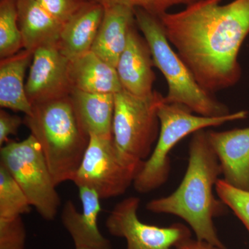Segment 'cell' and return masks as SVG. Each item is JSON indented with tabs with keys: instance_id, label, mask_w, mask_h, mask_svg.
Masks as SVG:
<instances>
[{
	"instance_id": "obj_1",
	"label": "cell",
	"mask_w": 249,
	"mask_h": 249,
	"mask_svg": "<svg viewBox=\"0 0 249 249\" xmlns=\"http://www.w3.org/2000/svg\"><path fill=\"white\" fill-rule=\"evenodd\" d=\"M222 1L198 0L160 18L170 44L211 94L240 81L239 52L249 35V0Z\"/></svg>"
},
{
	"instance_id": "obj_2",
	"label": "cell",
	"mask_w": 249,
	"mask_h": 249,
	"mask_svg": "<svg viewBox=\"0 0 249 249\" xmlns=\"http://www.w3.org/2000/svg\"><path fill=\"white\" fill-rule=\"evenodd\" d=\"M222 175L217 155L204 129L193 134L188 167L179 186L169 196L149 201L146 209L154 213L169 214L188 224L196 239L227 249L217 235L214 219L222 216L227 206L214 195Z\"/></svg>"
},
{
	"instance_id": "obj_3",
	"label": "cell",
	"mask_w": 249,
	"mask_h": 249,
	"mask_svg": "<svg viewBox=\"0 0 249 249\" xmlns=\"http://www.w3.org/2000/svg\"><path fill=\"white\" fill-rule=\"evenodd\" d=\"M24 124L40 144L56 186L71 181L89 142L70 96L33 106Z\"/></svg>"
},
{
	"instance_id": "obj_4",
	"label": "cell",
	"mask_w": 249,
	"mask_h": 249,
	"mask_svg": "<svg viewBox=\"0 0 249 249\" xmlns=\"http://www.w3.org/2000/svg\"><path fill=\"white\" fill-rule=\"evenodd\" d=\"M137 27L151 52L154 65L168 85L164 102L183 105L197 115L221 117L231 114L214 94L203 89L165 36L160 19L140 9H134Z\"/></svg>"
},
{
	"instance_id": "obj_5",
	"label": "cell",
	"mask_w": 249,
	"mask_h": 249,
	"mask_svg": "<svg viewBox=\"0 0 249 249\" xmlns=\"http://www.w3.org/2000/svg\"><path fill=\"white\" fill-rule=\"evenodd\" d=\"M178 103H160L158 109L160 131L151 155L143 163L133 183L134 189L142 194L158 189L168 181L171 164L170 153L173 147L189 134L222 125L230 121L241 120L248 115L247 111L231 113L221 117L196 115Z\"/></svg>"
},
{
	"instance_id": "obj_6",
	"label": "cell",
	"mask_w": 249,
	"mask_h": 249,
	"mask_svg": "<svg viewBox=\"0 0 249 249\" xmlns=\"http://www.w3.org/2000/svg\"><path fill=\"white\" fill-rule=\"evenodd\" d=\"M163 100L164 96L156 91L147 96L124 89L114 94L113 139L123 155L139 162L151 155L160 134L158 109Z\"/></svg>"
},
{
	"instance_id": "obj_7",
	"label": "cell",
	"mask_w": 249,
	"mask_h": 249,
	"mask_svg": "<svg viewBox=\"0 0 249 249\" xmlns=\"http://www.w3.org/2000/svg\"><path fill=\"white\" fill-rule=\"evenodd\" d=\"M4 165L25 193L31 206L41 217H56L61 199L40 144L30 134L22 142H7L0 150Z\"/></svg>"
},
{
	"instance_id": "obj_8",
	"label": "cell",
	"mask_w": 249,
	"mask_h": 249,
	"mask_svg": "<svg viewBox=\"0 0 249 249\" xmlns=\"http://www.w3.org/2000/svg\"><path fill=\"white\" fill-rule=\"evenodd\" d=\"M143 161H136L119 151L113 136L89 134L88 148L73 181L96 192L101 199L122 196L133 184Z\"/></svg>"
},
{
	"instance_id": "obj_9",
	"label": "cell",
	"mask_w": 249,
	"mask_h": 249,
	"mask_svg": "<svg viewBox=\"0 0 249 249\" xmlns=\"http://www.w3.org/2000/svg\"><path fill=\"white\" fill-rule=\"evenodd\" d=\"M140 199L129 196L118 203L111 211L106 225L111 235L124 238L126 249H176L191 237V231L181 223L160 227L139 219Z\"/></svg>"
},
{
	"instance_id": "obj_10",
	"label": "cell",
	"mask_w": 249,
	"mask_h": 249,
	"mask_svg": "<svg viewBox=\"0 0 249 249\" xmlns=\"http://www.w3.org/2000/svg\"><path fill=\"white\" fill-rule=\"evenodd\" d=\"M70 60L58 44L42 46L34 52L26 94L33 106L70 96Z\"/></svg>"
},
{
	"instance_id": "obj_11",
	"label": "cell",
	"mask_w": 249,
	"mask_h": 249,
	"mask_svg": "<svg viewBox=\"0 0 249 249\" xmlns=\"http://www.w3.org/2000/svg\"><path fill=\"white\" fill-rule=\"evenodd\" d=\"M206 132L220 163L222 179L236 188L249 191V127Z\"/></svg>"
},
{
	"instance_id": "obj_12",
	"label": "cell",
	"mask_w": 249,
	"mask_h": 249,
	"mask_svg": "<svg viewBox=\"0 0 249 249\" xmlns=\"http://www.w3.org/2000/svg\"><path fill=\"white\" fill-rule=\"evenodd\" d=\"M137 24L129 31L127 45L121 54L116 71L123 89L139 96H150L154 92L155 67L150 47L145 37L137 31Z\"/></svg>"
},
{
	"instance_id": "obj_13",
	"label": "cell",
	"mask_w": 249,
	"mask_h": 249,
	"mask_svg": "<svg viewBox=\"0 0 249 249\" xmlns=\"http://www.w3.org/2000/svg\"><path fill=\"white\" fill-rule=\"evenodd\" d=\"M79 196L83 206L78 212L71 201L64 205L61 213L62 223L71 235L74 245L91 246L98 249H112L110 241L100 231L98 219L101 211V197L93 189L78 186Z\"/></svg>"
},
{
	"instance_id": "obj_14",
	"label": "cell",
	"mask_w": 249,
	"mask_h": 249,
	"mask_svg": "<svg viewBox=\"0 0 249 249\" xmlns=\"http://www.w3.org/2000/svg\"><path fill=\"white\" fill-rule=\"evenodd\" d=\"M102 22L91 51L116 68L127 45L129 31L137 24L134 9L125 5L104 6Z\"/></svg>"
},
{
	"instance_id": "obj_15",
	"label": "cell",
	"mask_w": 249,
	"mask_h": 249,
	"mask_svg": "<svg viewBox=\"0 0 249 249\" xmlns=\"http://www.w3.org/2000/svg\"><path fill=\"white\" fill-rule=\"evenodd\" d=\"M104 11L102 4L90 0L64 24L58 46L69 60L78 58L91 51Z\"/></svg>"
},
{
	"instance_id": "obj_16",
	"label": "cell",
	"mask_w": 249,
	"mask_h": 249,
	"mask_svg": "<svg viewBox=\"0 0 249 249\" xmlns=\"http://www.w3.org/2000/svg\"><path fill=\"white\" fill-rule=\"evenodd\" d=\"M69 71L72 89L109 94L123 89L116 69L91 51L70 60Z\"/></svg>"
},
{
	"instance_id": "obj_17",
	"label": "cell",
	"mask_w": 249,
	"mask_h": 249,
	"mask_svg": "<svg viewBox=\"0 0 249 249\" xmlns=\"http://www.w3.org/2000/svg\"><path fill=\"white\" fill-rule=\"evenodd\" d=\"M18 21L25 50L34 53L42 47L58 44L63 24L36 0H18Z\"/></svg>"
},
{
	"instance_id": "obj_18",
	"label": "cell",
	"mask_w": 249,
	"mask_h": 249,
	"mask_svg": "<svg viewBox=\"0 0 249 249\" xmlns=\"http://www.w3.org/2000/svg\"><path fill=\"white\" fill-rule=\"evenodd\" d=\"M34 53L20 51L0 62V106L31 115L33 106L25 91L26 71L32 62Z\"/></svg>"
},
{
	"instance_id": "obj_19",
	"label": "cell",
	"mask_w": 249,
	"mask_h": 249,
	"mask_svg": "<svg viewBox=\"0 0 249 249\" xmlns=\"http://www.w3.org/2000/svg\"><path fill=\"white\" fill-rule=\"evenodd\" d=\"M70 97L83 128L89 134L111 137L114 94L72 89Z\"/></svg>"
},
{
	"instance_id": "obj_20",
	"label": "cell",
	"mask_w": 249,
	"mask_h": 249,
	"mask_svg": "<svg viewBox=\"0 0 249 249\" xmlns=\"http://www.w3.org/2000/svg\"><path fill=\"white\" fill-rule=\"evenodd\" d=\"M18 0L0 1V57L9 58L24 48L18 25Z\"/></svg>"
},
{
	"instance_id": "obj_21",
	"label": "cell",
	"mask_w": 249,
	"mask_h": 249,
	"mask_svg": "<svg viewBox=\"0 0 249 249\" xmlns=\"http://www.w3.org/2000/svg\"><path fill=\"white\" fill-rule=\"evenodd\" d=\"M31 205L21 187L0 163V218L12 219L29 213Z\"/></svg>"
},
{
	"instance_id": "obj_22",
	"label": "cell",
	"mask_w": 249,
	"mask_h": 249,
	"mask_svg": "<svg viewBox=\"0 0 249 249\" xmlns=\"http://www.w3.org/2000/svg\"><path fill=\"white\" fill-rule=\"evenodd\" d=\"M216 194L239 218L249 233V191L231 186L219 178L215 186Z\"/></svg>"
},
{
	"instance_id": "obj_23",
	"label": "cell",
	"mask_w": 249,
	"mask_h": 249,
	"mask_svg": "<svg viewBox=\"0 0 249 249\" xmlns=\"http://www.w3.org/2000/svg\"><path fill=\"white\" fill-rule=\"evenodd\" d=\"M103 6L125 5L133 9H140L160 18L168 12V9L178 5H188L198 0H95Z\"/></svg>"
},
{
	"instance_id": "obj_24",
	"label": "cell",
	"mask_w": 249,
	"mask_h": 249,
	"mask_svg": "<svg viewBox=\"0 0 249 249\" xmlns=\"http://www.w3.org/2000/svg\"><path fill=\"white\" fill-rule=\"evenodd\" d=\"M27 231L22 216L0 218V249H25Z\"/></svg>"
},
{
	"instance_id": "obj_25",
	"label": "cell",
	"mask_w": 249,
	"mask_h": 249,
	"mask_svg": "<svg viewBox=\"0 0 249 249\" xmlns=\"http://www.w3.org/2000/svg\"><path fill=\"white\" fill-rule=\"evenodd\" d=\"M52 17L66 24L85 4L90 0H36Z\"/></svg>"
},
{
	"instance_id": "obj_26",
	"label": "cell",
	"mask_w": 249,
	"mask_h": 249,
	"mask_svg": "<svg viewBox=\"0 0 249 249\" xmlns=\"http://www.w3.org/2000/svg\"><path fill=\"white\" fill-rule=\"evenodd\" d=\"M23 121L19 116L13 115L7 111H0V145L2 147L5 142H9L11 135H16L18 129Z\"/></svg>"
},
{
	"instance_id": "obj_27",
	"label": "cell",
	"mask_w": 249,
	"mask_h": 249,
	"mask_svg": "<svg viewBox=\"0 0 249 249\" xmlns=\"http://www.w3.org/2000/svg\"><path fill=\"white\" fill-rule=\"evenodd\" d=\"M176 249H223L206 241L191 238L183 241L177 246Z\"/></svg>"
},
{
	"instance_id": "obj_28",
	"label": "cell",
	"mask_w": 249,
	"mask_h": 249,
	"mask_svg": "<svg viewBox=\"0 0 249 249\" xmlns=\"http://www.w3.org/2000/svg\"><path fill=\"white\" fill-rule=\"evenodd\" d=\"M75 246V249H98L95 247H91V246L85 245H76Z\"/></svg>"
}]
</instances>
